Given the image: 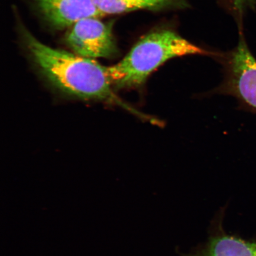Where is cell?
I'll return each instance as SVG.
<instances>
[{
  "label": "cell",
  "mask_w": 256,
  "mask_h": 256,
  "mask_svg": "<svg viewBox=\"0 0 256 256\" xmlns=\"http://www.w3.org/2000/svg\"><path fill=\"white\" fill-rule=\"evenodd\" d=\"M26 44L46 78L66 94L84 99L104 100L132 110L115 94L108 67L96 60L56 49L24 32Z\"/></svg>",
  "instance_id": "6da1fadb"
},
{
  "label": "cell",
  "mask_w": 256,
  "mask_h": 256,
  "mask_svg": "<svg viewBox=\"0 0 256 256\" xmlns=\"http://www.w3.org/2000/svg\"><path fill=\"white\" fill-rule=\"evenodd\" d=\"M208 54L170 30H159L140 39L123 60L108 67L112 85L120 88H142L151 74L175 57Z\"/></svg>",
  "instance_id": "7a4b0ae2"
},
{
  "label": "cell",
  "mask_w": 256,
  "mask_h": 256,
  "mask_svg": "<svg viewBox=\"0 0 256 256\" xmlns=\"http://www.w3.org/2000/svg\"><path fill=\"white\" fill-rule=\"evenodd\" d=\"M67 44L76 55L88 58L113 57L118 53L112 24L98 18H88L72 26L66 38Z\"/></svg>",
  "instance_id": "3957f363"
},
{
  "label": "cell",
  "mask_w": 256,
  "mask_h": 256,
  "mask_svg": "<svg viewBox=\"0 0 256 256\" xmlns=\"http://www.w3.org/2000/svg\"><path fill=\"white\" fill-rule=\"evenodd\" d=\"M220 91L256 110V60L244 41L240 42L232 53L228 76Z\"/></svg>",
  "instance_id": "277c9868"
},
{
  "label": "cell",
  "mask_w": 256,
  "mask_h": 256,
  "mask_svg": "<svg viewBox=\"0 0 256 256\" xmlns=\"http://www.w3.org/2000/svg\"><path fill=\"white\" fill-rule=\"evenodd\" d=\"M44 18L58 28L73 26L82 19L102 16L94 0H34Z\"/></svg>",
  "instance_id": "5b68a950"
},
{
  "label": "cell",
  "mask_w": 256,
  "mask_h": 256,
  "mask_svg": "<svg viewBox=\"0 0 256 256\" xmlns=\"http://www.w3.org/2000/svg\"><path fill=\"white\" fill-rule=\"evenodd\" d=\"M190 256H256V240L248 241L224 232L216 234Z\"/></svg>",
  "instance_id": "8992f818"
},
{
  "label": "cell",
  "mask_w": 256,
  "mask_h": 256,
  "mask_svg": "<svg viewBox=\"0 0 256 256\" xmlns=\"http://www.w3.org/2000/svg\"><path fill=\"white\" fill-rule=\"evenodd\" d=\"M102 15L116 14L137 10H160L184 5V0H94Z\"/></svg>",
  "instance_id": "52a82bcc"
},
{
  "label": "cell",
  "mask_w": 256,
  "mask_h": 256,
  "mask_svg": "<svg viewBox=\"0 0 256 256\" xmlns=\"http://www.w3.org/2000/svg\"><path fill=\"white\" fill-rule=\"evenodd\" d=\"M236 9L242 10L247 0H232Z\"/></svg>",
  "instance_id": "ba28073f"
}]
</instances>
